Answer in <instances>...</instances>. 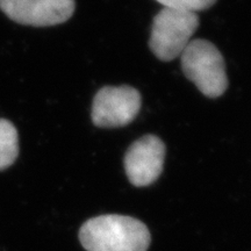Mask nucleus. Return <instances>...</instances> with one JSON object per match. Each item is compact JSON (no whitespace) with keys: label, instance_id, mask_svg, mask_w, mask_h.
Listing matches in <instances>:
<instances>
[{"label":"nucleus","instance_id":"1","mask_svg":"<svg viewBox=\"0 0 251 251\" xmlns=\"http://www.w3.org/2000/svg\"><path fill=\"white\" fill-rule=\"evenodd\" d=\"M79 240L87 251H147L150 233L139 220L111 214L86 221Z\"/></svg>","mask_w":251,"mask_h":251},{"label":"nucleus","instance_id":"8","mask_svg":"<svg viewBox=\"0 0 251 251\" xmlns=\"http://www.w3.org/2000/svg\"><path fill=\"white\" fill-rule=\"evenodd\" d=\"M157 1L164 7L197 13V12L211 7L215 4L216 0H157Z\"/></svg>","mask_w":251,"mask_h":251},{"label":"nucleus","instance_id":"6","mask_svg":"<svg viewBox=\"0 0 251 251\" xmlns=\"http://www.w3.org/2000/svg\"><path fill=\"white\" fill-rule=\"evenodd\" d=\"M165 146L155 135L135 141L125 156V170L134 186L143 187L158 179L163 171Z\"/></svg>","mask_w":251,"mask_h":251},{"label":"nucleus","instance_id":"5","mask_svg":"<svg viewBox=\"0 0 251 251\" xmlns=\"http://www.w3.org/2000/svg\"><path fill=\"white\" fill-rule=\"evenodd\" d=\"M75 6V0H0V9L11 20L35 27L65 23L74 14Z\"/></svg>","mask_w":251,"mask_h":251},{"label":"nucleus","instance_id":"7","mask_svg":"<svg viewBox=\"0 0 251 251\" xmlns=\"http://www.w3.org/2000/svg\"><path fill=\"white\" fill-rule=\"evenodd\" d=\"M19 155L17 128L11 121L0 119V171L8 169Z\"/></svg>","mask_w":251,"mask_h":251},{"label":"nucleus","instance_id":"3","mask_svg":"<svg viewBox=\"0 0 251 251\" xmlns=\"http://www.w3.org/2000/svg\"><path fill=\"white\" fill-rule=\"evenodd\" d=\"M199 26L194 12L164 7L153 19L149 46L161 61H172L181 55Z\"/></svg>","mask_w":251,"mask_h":251},{"label":"nucleus","instance_id":"4","mask_svg":"<svg viewBox=\"0 0 251 251\" xmlns=\"http://www.w3.org/2000/svg\"><path fill=\"white\" fill-rule=\"evenodd\" d=\"M141 109V94L130 86H105L98 91L92 105V121L97 127L117 128L130 124Z\"/></svg>","mask_w":251,"mask_h":251},{"label":"nucleus","instance_id":"2","mask_svg":"<svg viewBox=\"0 0 251 251\" xmlns=\"http://www.w3.org/2000/svg\"><path fill=\"white\" fill-rule=\"evenodd\" d=\"M184 75L208 98L226 92L228 78L225 59L219 49L206 40H193L180 55Z\"/></svg>","mask_w":251,"mask_h":251}]
</instances>
